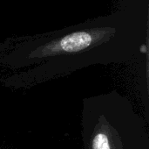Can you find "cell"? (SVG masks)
Segmentation results:
<instances>
[{"label":"cell","mask_w":149,"mask_h":149,"mask_svg":"<svg viewBox=\"0 0 149 149\" xmlns=\"http://www.w3.org/2000/svg\"><path fill=\"white\" fill-rule=\"evenodd\" d=\"M112 32H113L109 29L72 32L59 40L39 47L30 54V57L43 58L65 53L68 54L79 52L108 40Z\"/></svg>","instance_id":"1"},{"label":"cell","mask_w":149,"mask_h":149,"mask_svg":"<svg viewBox=\"0 0 149 149\" xmlns=\"http://www.w3.org/2000/svg\"><path fill=\"white\" fill-rule=\"evenodd\" d=\"M92 149H122L118 133L104 117L100 118L95 127L92 139Z\"/></svg>","instance_id":"2"}]
</instances>
